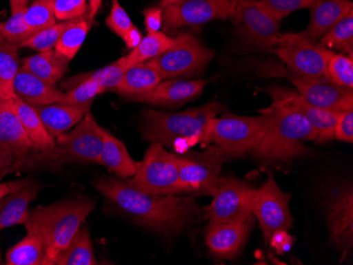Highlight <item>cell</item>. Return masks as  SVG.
Here are the masks:
<instances>
[{"label":"cell","mask_w":353,"mask_h":265,"mask_svg":"<svg viewBox=\"0 0 353 265\" xmlns=\"http://www.w3.org/2000/svg\"><path fill=\"white\" fill-rule=\"evenodd\" d=\"M12 100L15 107L16 114L23 125L26 134L31 138V141L48 157H50L51 159L59 158L57 142L50 134H48L35 107L23 102L15 94L12 98Z\"/></svg>","instance_id":"cell-25"},{"label":"cell","mask_w":353,"mask_h":265,"mask_svg":"<svg viewBox=\"0 0 353 265\" xmlns=\"http://www.w3.org/2000/svg\"><path fill=\"white\" fill-rule=\"evenodd\" d=\"M8 265H46L45 242L37 233L27 231L25 238L6 255Z\"/></svg>","instance_id":"cell-30"},{"label":"cell","mask_w":353,"mask_h":265,"mask_svg":"<svg viewBox=\"0 0 353 265\" xmlns=\"http://www.w3.org/2000/svg\"><path fill=\"white\" fill-rule=\"evenodd\" d=\"M28 7H29V0H10L11 14L23 12Z\"/></svg>","instance_id":"cell-49"},{"label":"cell","mask_w":353,"mask_h":265,"mask_svg":"<svg viewBox=\"0 0 353 265\" xmlns=\"http://www.w3.org/2000/svg\"><path fill=\"white\" fill-rule=\"evenodd\" d=\"M181 0H162L161 3H160V6L159 7L163 9L166 6L172 5V3H179Z\"/></svg>","instance_id":"cell-52"},{"label":"cell","mask_w":353,"mask_h":265,"mask_svg":"<svg viewBox=\"0 0 353 265\" xmlns=\"http://www.w3.org/2000/svg\"><path fill=\"white\" fill-rule=\"evenodd\" d=\"M0 93H1V92H0Z\"/></svg>","instance_id":"cell-55"},{"label":"cell","mask_w":353,"mask_h":265,"mask_svg":"<svg viewBox=\"0 0 353 265\" xmlns=\"http://www.w3.org/2000/svg\"><path fill=\"white\" fill-rule=\"evenodd\" d=\"M95 264H98V262L95 260L90 233L87 226L79 227L68 246L57 255L53 262V265Z\"/></svg>","instance_id":"cell-29"},{"label":"cell","mask_w":353,"mask_h":265,"mask_svg":"<svg viewBox=\"0 0 353 265\" xmlns=\"http://www.w3.org/2000/svg\"><path fill=\"white\" fill-rule=\"evenodd\" d=\"M69 61L66 57L51 49L23 59L21 68L34 74L43 82L57 86L68 71Z\"/></svg>","instance_id":"cell-27"},{"label":"cell","mask_w":353,"mask_h":265,"mask_svg":"<svg viewBox=\"0 0 353 265\" xmlns=\"http://www.w3.org/2000/svg\"><path fill=\"white\" fill-rule=\"evenodd\" d=\"M148 33L159 32L163 25V12L160 7L148 8L144 11Z\"/></svg>","instance_id":"cell-45"},{"label":"cell","mask_w":353,"mask_h":265,"mask_svg":"<svg viewBox=\"0 0 353 265\" xmlns=\"http://www.w3.org/2000/svg\"><path fill=\"white\" fill-rule=\"evenodd\" d=\"M23 19L35 34L46 28L52 27L57 23L52 0H37L23 11Z\"/></svg>","instance_id":"cell-37"},{"label":"cell","mask_w":353,"mask_h":265,"mask_svg":"<svg viewBox=\"0 0 353 265\" xmlns=\"http://www.w3.org/2000/svg\"><path fill=\"white\" fill-rule=\"evenodd\" d=\"M316 0H261V3L279 21L299 10L310 8Z\"/></svg>","instance_id":"cell-43"},{"label":"cell","mask_w":353,"mask_h":265,"mask_svg":"<svg viewBox=\"0 0 353 265\" xmlns=\"http://www.w3.org/2000/svg\"><path fill=\"white\" fill-rule=\"evenodd\" d=\"M57 21H67L81 17L88 11L86 0H52Z\"/></svg>","instance_id":"cell-42"},{"label":"cell","mask_w":353,"mask_h":265,"mask_svg":"<svg viewBox=\"0 0 353 265\" xmlns=\"http://www.w3.org/2000/svg\"><path fill=\"white\" fill-rule=\"evenodd\" d=\"M39 187L31 181L11 182V191L0 199V231L23 225L29 217V204L37 198Z\"/></svg>","instance_id":"cell-19"},{"label":"cell","mask_w":353,"mask_h":265,"mask_svg":"<svg viewBox=\"0 0 353 265\" xmlns=\"http://www.w3.org/2000/svg\"><path fill=\"white\" fill-rule=\"evenodd\" d=\"M214 57V51L206 48L197 37L182 34L176 43L161 54L150 59L163 80L195 74L205 68Z\"/></svg>","instance_id":"cell-9"},{"label":"cell","mask_w":353,"mask_h":265,"mask_svg":"<svg viewBox=\"0 0 353 265\" xmlns=\"http://www.w3.org/2000/svg\"><path fill=\"white\" fill-rule=\"evenodd\" d=\"M35 35L23 19V12L11 14L5 23H0V39L11 45H21L23 41Z\"/></svg>","instance_id":"cell-39"},{"label":"cell","mask_w":353,"mask_h":265,"mask_svg":"<svg viewBox=\"0 0 353 265\" xmlns=\"http://www.w3.org/2000/svg\"><path fill=\"white\" fill-rule=\"evenodd\" d=\"M324 48L341 51V54H353V11L349 12L339 23H335L319 41Z\"/></svg>","instance_id":"cell-35"},{"label":"cell","mask_w":353,"mask_h":265,"mask_svg":"<svg viewBox=\"0 0 353 265\" xmlns=\"http://www.w3.org/2000/svg\"><path fill=\"white\" fill-rule=\"evenodd\" d=\"M272 52L287 65L293 74L310 78H325L327 64L332 54V51L315 45L301 33L279 34Z\"/></svg>","instance_id":"cell-8"},{"label":"cell","mask_w":353,"mask_h":265,"mask_svg":"<svg viewBox=\"0 0 353 265\" xmlns=\"http://www.w3.org/2000/svg\"><path fill=\"white\" fill-rule=\"evenodd\" d=\"M34 1H37V0H34Z\"/></svg>","instance_id":"cell-54"},{"label":"cell","mask_w":353,"mask_h":265,"mask_svg":"<svg viewBox=\"0 0 353 265\" xmlns=\"http://www.w3.org/2000/svg\"><path fill=\"white\" fill-rule=\"evenodd\" d=\"M250 229V220L239 223L211 222L206 233V245L215 256L234 258L245 244Z\"/></svg>","instance_id":"cell-18"},{"label":"cell","mask_w":353,"mask_h":265,"mask_svg":"<svg viewBox=\"0 0 353 265\" xmlns=\"http://www.w3.org/2000/svg\"><path fill=\"white\" fill-rule=\"evenodd\" d=\"M269 96L273 104L288 105L305 116L316 130V142L319 143H326L334 138L335 125L340 112L317 108L305 100L296 91L283 87L270 89Z\"/></svg>","instance_id":"cell-16"},{"label":"cell","mask_w":353,"mask_h":265,"mask_svg":"<svg viewBox=\"0 0 353 265\" xmlns=\"http://www.w3.org/2000/svg\"><path fill=\"white\" fill-rule=\"evenodd\" d=\"M11 191V183H0V199L7 195Z\"/></svg>","instance_id":"cell-51"},{"label":"cell","mask_w":353,"mask_h":265,"mask_svg":"<svg viewBox=\"0 0 353 265\" xmlns=\"http://www.w3.org/2000/svg\"><path fill=\"white\" fill-rule=\"evenodd\" d=\"M95 189L137 222L164 236L179 233L200 213L192 198L150 195L114 178H102Z\"/></svg>","instance_id":"cell-1"},{"label":"cell","mask_w":353,"mask_h":265,"mask_svg":"<svg viewBox=\"0 0 353 265\" xmlns=\"http://www.w3.org/2000/svg\"><path fill=\"white\" fill-rule=\"evenodd\" d=\"M19 45H11L0 39V92L5 98L14 96L13 83L19 73Z\"/></svg>","instance_id":"cell-34"},{"label":"cell","mask_w":353,"mask_h":265,"mask_svg":"<svg viewBox=\"0 0 353 265\" xmlns=\"http://www.w3.org/2000/svg\"><path fill=\"white\" fill-rule=\"evenodd\" d=\"M325 78L338 86L353 89V59L332 52L327 64Z\"/></svg>","instance_id":"cell-36"},{"label":"cell","mask_w":353,"mask_h":265,"mask_svg":"<svg viewBox=\"0 0 353 265\" xmlns=\"http://www.w3.org/2000/svg\"><path fill=\"white\" fill-rule=\"evenodd\" d=\"M0 145L13 151L16 157H25L31 152H43L26 134L12 98H8L0 109Z\"/></svg>","instance_id":"cell-22"},{"label":"cell","mask_w":353,"mask_h":265,"mask_svg":"<svg viewBox=\"0 0 353 265\" xmlns=\"http://www.w3.org/2000/svg\"><path fill=\"white\" fill-rule=\"evenodd\" d=\"M93 21L89 17V11L75 19L74 23L63 31L55 45V51L69 61H72L84 43Z\"/></svg>","instance_id":"cell-32"},{"label":"cell","mask_w":353,"mask_h":265,"mask_svg":"<svg viewBox=\"0 0 353 265\" xmlns=\"http://www.w3.org/2000/svg\"><path fill=\"white\" fill-rule=\"evenodd\" d=\"M271 123L263 141L254 152L263 163H283L308 151L305 143L316 141L317 132L305 116L292 107L272 104Z\"/></svg>","instance_id":"cell-4"},{"label":"cell","mask_w":353,"mask_h":265,"mask_svg":"<svg viewBox=\"0 0 353 265\" xmlns=\"http://www.w3.org/2000/svg\"><path fill=\"white\" fill-rule=\"evenodd\" d=\"M231 19L245 43L272 52L279 41L281 21L265 7L261 0H236Z\"/></svg>","instance_id":"cell-10"},{"label":"cell","mask_w":353,"mask_h":265,"mask_svg":"<svg viewBox=\"0 0 353 265\" xmlns=\"http://www.w3.org/2000/svg\"><path fill=\"white\" fill-rule=\"evenodd\" d=\"M178 156L170 153L161 144H152L144 159L137 162V170L128 183L143 193L168 195L186 193L178 171Z\"/></svg>","instance_id":"cell-6"},{"label":"cell","mask_w":353,"mask_h":265,"mask_svg":"<svg viewBox=\"0 0 353 265\" xmlns=\"http://www.w3.org/2000/svg\"><path fill=\"white\" fill-rule=\"evenodd\" d=\"M103 136L104 142L100 164L108 167L111 173H114L121 179L134 177L137 170V162L132 159L124 143L107 130L103 129Z\"/></svg>","instance_id":"cell-28"},{"label":"cell","mask_w":353,"mask_h":265,"mask_svg":"<svg viewBox=\"0 0 353 265\" xmlns=\"http://www.w3.org/2000/svg\"><path fill=\"white\" fill-rule=\"evenodd\" d=\"M334 138L352 144L353 142V109L341 112L335 125Z\"/></svg>","instance_id":"cell-44"},{"label":"cell","mask_w":353,"mask_h":265,"mask_svg":"<svg viewBox=\"0 0 353 265\" xmlns=\"http://www.w3.org/2000/svg\"><path fill=\"white\" fill-rule=\"evenodd\" d=\"M271 118L269 109L259 116H215L206 128V144H215L223 156L229 157L254 153L267 134Z\"/></svg>","instance_id":"cell-5"},{"label":"cell","mask_w":353,"mask_h":265,"mask_svg":"<svg viewBox=\"0 0 353 265\" xmlns=\"http://www.w3.org/2000/svg\"><path fill=\"white\" fill-rule=\"evenodd\" d=\"M235 7L236 0H181L162 9L163 25L166 30H176L225 21L232 19Z\"/></svg>","instance_id":"cell-12"},{"label":"cell","mask_w":353,"mask_h":265,"mask_svg":"<svg viewBox=\"0 0 353 265\" xmlns=\"http://www.w3.org/2000/svg\"><path fill=\"white\" fill-rule=\"evenodd\" d=\"M105 92V89L94 81L86 80L79 83L67 92H63L59 104L63 105H84L92 104L97 96Z\"/></svg>","instance_id":"cell-40"},{"label":"cell","mask_w":353,"mask_h":265,"mask_svg":"<svg viewBox=\"0 0 353 265\" xmlns=\"http://www.w3.org/2000/svg\"><path fill=\"white\" fill-rule=\"evenodd\" d=\"M330 240L334 246L348 252L353 245V189L345 186L333 195L327 211Z\"/></svg>","instance_id":"cell-17"},{"label":"cell","mask_w":353,"mask_h":265,"mask_svg":"<svg viewBox=\"0 0 353 265\" xmlns=\"http://www.w3.org/2000/svg\"><path fill=\"white\" fill-rule=\"evenodd\" d=\"M269 243L279 254H285L290 251L293 240L292 237L288 233V231H277L272 235Z\"/></svg>","instance_id":"cell-46"},{"label":"cell","mask_w":353,"mask_h":265,"mask_svg":"<svg viewBox=\"0 0 353 265\" xmlns=\"http://www.w3.org/2000/svg\"><path fill=\"white\" fill-rule=\"evenodd\" d=\"M290 80L297 92L317 108L336 112L353 109L352 89L338 86L326 78H310L293 73Z\"/></svg>","instance_id":"cell-15"},{"label":"cell","mask_w":353,"mask_h":265,"mask_svg":"<svg viewBox=\"0 0 353 265\" xmlns=\"http://www.w3.org/2000/svg\"><path fill=\"white\" fill-rule=\"evenodd\" d=\"M88 3L89 17L94 21L95 15L98 14L101 6H102L103 0H86Z\"/></svg>","instance_id":"cell-50"},{"label":"cell","mask_w":353,"mask_h":265,"mask_svg":"<svg viewBox=\"0 0 353 265\" xmlns=\"http://www.w3.org/2000/svg\"><path fill=\"white\" fill-rule=\"evenodd\" d=\"M256 191L253 186L233 178L218 179L213 202L204 207V217L214 223H239L250 220Z\"/></svg>","instance_id":"cell-7"},{"label":"cell","mask_w":353,"mask_h":265,"mask_svg":"<svg viewBox=\"0 0 353 265\" xmlns=\"http://www.w3.org/2000/svg\"><path fill=\"white\" fill-rule=\"evenodd\" d=\"M142 39V33L140 32V30H139L136 25H134V27H132V29H130V31L127 32V34L125 35L123 41H124L127 48L132 49H132L136 48L137 45L141 43Z\"/></svg>","instance_id":"cell-48"},{"label":"cell","mask_w":353,"mask_h":265,"mask_svg":"<svg viewBox=\"0 0 353 265\" xmlns=\"http://www.w3.org/2000/svg\"><path fill=\"white\" fill-rule=\"evenodd\" d=\"M225 156L216 146L206 151L178 156V171L186 193L211 195L217 193L218 179Z\"/></svg>","instance_id":"cell-11"},{"label":"cell","mask_w":353,"mask_h":265,"mask_svg":"<svg viewBox=\"0 0 353 265\" xmlns=\"http://www.w3.org/2000/svg\"><path fill=\"white\" fill-rule=\"evenodd\" d=\"M90 108L91 104L35 106L46 130L54 140L79 124L90 112Z\"/></svg>","instance_id":"cell-23"},{"label":"cell","mask_w":353,"mask_h":265,"mask_svg":"<svg viewBox=\"0 0 353 265\" xmlns=\"http://www.w3.org/2000/svg\"><path fill=\"white\" fill-rule=\"evenodd\" d=\"M224 107L208 103L182 112H143L142 136L150 144L172 146L178 153H184L198 143L206 144V128L212 118Z\"/></svg>","instance_id":"cell-2"},{"label":"cell","mask_w":353,"mask_h":265,"mask_svg":"<svg viewBox=\"0 0 353 265\" xmlns=\"http://www.w3.org/2000/svg\"><path fill=\"white\" fill-rule=\"evenodd\" d=\"M16 156L13 151L8 149L5 146L0 145V176L8 173L13 165Z\"/></svg>","instance_id":"cell-47"},{"label":"cell","mask_w":353,"mask_h":265,"mask_svg":"<svg viewBox=\"0 0 353 265\" xmlns=\"http://www.w3.org/2000/svg\"><path fill=\"white\" fill-rule=\"evenodd\" d=\"M103 129L88 112L74 129L57 138L59 158L63 157L83 163L100 164L102 153Z\"/></svg>","instance_id":"cell-14"},{"label":"cell","mask_w":353,"mask_h":265,"mask_svg":"<svg viewBox=\"0 0 353 265\" xmlns=\"http://www.w3.org/2000/svg\"><path fill=\"white\" fill-rule=\"evenodd\" d=\"M13 90L17 98L33 107L59 104L63 94L54 85L43 82L21 67L14 80Z\"/></svg>","instance_id":"cell-24"},{"label":"cell","mask_w":353,"mask_h":265,"mask_svg":"<svg viewBox=\"0 0 353 265\" xmlns=\"http://www.w3.org/2000/svg\"><path fill=\"white\" fill-rule=\"evenodd\" d=\"M351 11L353 3L350 0H316L310 7L308 28L301 35L314 43Z\"/></svg>","instance_id":"cell-21"},{"label":"cell","mask_w":353,"mask_h":265,"mask_svg":"<svg viewBox=\"0 0 353 265\" xmlns=\"http://www.w3.org/2000/svg\"><path fill=\"white\" fill-rule=\"evenodd\" d=\"M106 25L112 32L116 33L122 39L134 25L119 0H112L110 13L106 19Z\"/></svg>","instance_id":"cell-41"},{"label":"cell","mask_w":353,"mask_h":265,"mask_svg":"<svg viewBox=\"0 0 353 265\" xmlns=\"http://www.w3.org/2000/svg\"><path fill=\"white\" fill-rule=\"evenodd\" d=\"M174 43H176V39H172L165 33L160 32V31L148 33L145 37H143L142 41L137 45L136 48L132 49V52L125 56L127 68L139 64V63L154 59L170 48L172 45H174Z\"/></svg>","instance_id":"cell-33"},{"label":"cell","mask_w":353,"mask_h":265,"mask_svg":"<svg viewBox=\"0 0 353 265\" xmlns=\"http://www.w3.org/2000/svg\"><path fill=\"white\" fill-rule=\"evenodd\" d=\"M162 80L161 74L150 61H143L127 68L122 83L114 92L134 100L154 90Z\"/></svg>","instance_id":"cell-26"},{"label":"cell","mask_w":353,"mask_h":265,"mask_svg":"<svg viewBox=\"0 0 353 265\" xmlns=\"http://www.w3.org/2000/svg\"><path fill=\"white\" fill-rule=\"evenodd\" d=\"M8 98H5V96L0 93V109L3 108V105H5L6 100H7Z\"/></svg>","instance_id":"cell-53"},{"label":"cell","mask_w":353,"mask_h":265,"mask_svg":"<svg viewBox=\"0 0 353 265\" xmlns=\"http://www.w3.org/2000/svg\"><path fill=\"white\" fill-rule=\"evenodd\" d=\"M206 83V81L202 80L186 81L172 78L160 83L154 90L134 100L157 106L182 105L201 96Z\"/></svg>","instance_id":"cell-20"},{"label":"cell","mask_w":353,"mask_h":265,"mask_svg":"<svg viewBox=\"0 0 353 265\" xmlns=\"http://www.w3.org/2000/svg\"><path fill=\"white\" fill-rule=\"evenodd\" d=\"M126 70V59H125V56H123L118 59V61L112 63V64L104 67V68L70 77L69 80L65 81L61 84V86H63V89L70 90L73 87L79 85V83H82L83 81L91 80L98 83L101 87L105 89V91H114L122 83L123 77H124Z\"/></svg>","instance_id":"cell-31"},{"label":"cell","mask_w":353,"mask_h":265,"mask_svg":"<svg viewBox=\"0 0 353 265\" xmlns=\"http://www.w3.org/2000/svg\"><path fill=\"white\" fill-rule=\"evenodd\" d=\"M289 201L290 195L283 193L272 177L256 191L253 213L261 224L265 243L275 231H289L292 226Z\"/></svg>","instance_id":"cell-13"},{"label":"cell","mask_w":353,"mask_h":265,"mask_svg":"<svg viewBox=\"0 0 353 265\" xmlns=\"http://www.w3.org/2000/svg\"><path fill=\"white\" fill-rule=\"evenodd\" d=\"M93 209V202L74 199L57 202L48 206H37L29 211V217L23 226L27 231L37 233L43 238L46 265H53L57 255L68 246Z\"/></svg>","instance_id":"cell-3"},{"label":"cell","mask_w":353,"mask_h":265,"mask_svg":"<svg viewBox=\"0 0 353 265\" xmlns=\"http://www.w3.org/2000/svg\"><path fill=\"white\" fill-rule=\"evenodd\" d=\"M79 19V17H77ZM75 19H71V21H63V23H55L52 27L46 28V29L41 30L37 34L28 39L27 41H23L19 48H30L33 50L39 51V52H43V51L51 50L54 48L57 41H59V37L63 34V31L67 28L70 27Z\"/></svg>","instance_id":"cell-38"}]
</instances>
